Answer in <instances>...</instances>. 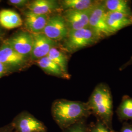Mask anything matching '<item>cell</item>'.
Masks as SVG:
<instances>
[{
	"label": "cell",
	"instance_id": "1",
	"mask_svg": "<svg viewBox=\"0 0 132 132\" xmlns=\"http://www.w3.org/2000/svg\"><path fill=\"white\" fill-rule=\"evenodd\" d=\"M87 104L91 112L107 127L112 129L113 101L110 89L105 83H100L94 88Z\"/></svg>",
	"mask_w": 132,
	"mask_h": 132
},
{
	"label": "cell",
	"instance_id": "2",
	"mask_svg": "<svg viewBox=\"0 0 132 132\" xmlns=\"http://www.w3.org/2000/svg\"><path fill=\"white\" fill-rule=\"evenodd\" d=\"M53 116L62 127H68L90 114L87 103L80 101L58 100L52 106Z\"/></svg>",
	"mask_w": 132,
	"mask_h": 132
},
{
	"label": "cell",
	"instance_id": "3",
	"mask_svg": "<svg viewBox=\"0 0 132 132\" xmlns=\"http://www.w3.org/2000/svg\"><path fill=\"white\" fill-rule=\"evenodd\" d=\"M101 39L90 28L70 30L63 40V47L67 52L73 53L85 47L93 46Z\"/></svg>",
	"mask_w": 132,
	"mask_h": 132
},
{
	"label": "cell",
	"instance_id": "4",
	"mask_svg": "<svg viewBox=\"0 0 132 132\" xmlns=\"http://www.w3.org/2000/svg\"><path fill=\"white\" fill-rule=\"evenodd\" d=\"M107 12L104 9L103 0L93 9L90 15L89 28L93 30L101 40L113 35L109 28L106 22Z\"/></svg>",
	"mask_w": 132,
	"mask_h": 132
},
{
	"label": "cell",
	"instance_id": "5",
	"mask_svg": "<svg viewBox=\"0 0 132 132\" xmlns=\"http://www.w3.org/2000/svg\"><path fill=\"white\" fill-rule=\"evenodd\" d=\"M69 30L62 15L50 16L42 33L47 37L55 41L63 40L66 38Z\"/></svg>",
	"mask_w": 132,
	"mask_h": 132
},
{
	"label": "cell",
	"instance_id": "6",
	"mask_svg": "<svg viewBox=\"0 0 132 132\" xmlns=\"http://www.w3.org/2000/svg\"><path fill=\"white\" fill-rule=\"evenodd\" d=\"M93 9L87 10H64L61 15L69 31L88 28L90 15Z\"/></svg>",
	"mask_w": 132,
	"mask_h": 132
},
{
	"label": "cell",
	"instance_id": "7",
	"mask_svg": "<svg viewBox=\"0 0 132 132\" xmlns=\"http://www.w3.org/2000/svg\"><path fill=\"white\" fill-rule=\"evenodd\" d=\"M31 35L32 47L30 57L33 60L36 61L47 56L52 47H56V42L48 38L42 32L33 33Z\"/></svg>",
	"mask_w": 132,
	"mask_h": 132
},
{
	"label": "cell",
	"instance_id": "8",
	"mask_svg": "<svg viewBox=\"0 0 132 132\" xmlns=\"http://www.w3.org/2000/svg\"><path fill=\"white\" fill-rule=\"evenodd\" d=\"M27 58L20 54L5 42L0 47V62L6 68L18 69L24 66Z\"/></svg>",
	"mask_w": 132,
	"mask_h": 132
},
{
	"label": "cell",
	"instance_id": "9",
	"mask_svg": "<svg viewBox=\"0 0 132 132\" xmlns=\"http://www.w3.org/2000/svg\"><path fill=\"white\" fill-rule=\"evenodd\" d=\"M9 44L20 54L27 58L30 56L32 47V37L28 31H21L8 39Z\"/></svg>",
	"mask_w": 132,
	"mask_h": 132
},
{
	"label": "cell",
	"instance_id": "10",
	"mask_svg": "<svg viewBox=\"0 0 132 132\" xmlns=\"http://www.w3.org/2000/svg\"><path fill=\"white\" fill-rule=\"evenodd\" d=\"M106 22L109 28L114 34L123 28L132 26V14L107 12Z\"/></svg>",
	"mask_w": 132,
	"mask_h": 132
},
{
	"label": "cell",
	"instance_id": "11",
	"mask_svg": "<svg viewBox=\"0 0 132 132\" xmlns=\"http://www.w3.org/2000/svg\"><path fill=\"white\" fill-rule=\"evenodd\" d=\"M49 15L35 14L27 11L24 13V25L28 32L42 33L47 23Z\"/></svg>",
	"mask_w": 132,
	"mask_h": 132
},
{
	"label": "cell",
	"instance_id": "12",
	"mask_svg": "<svg viewBox=\"0 0 132 132\" xmlns=\"http://www.w3.org/2000/svg\"><path fill=\"white\" fill-rule=\"evenodd\" d=\"M28 11L43 15L49 14L61 10L59 1L55 0H34L29 1L27 5Z\"/></svg>",
	"mask_w": 132,
	"mask_h": 132
},
{
	"label": "cell",
	"instance_id": "13",
	"mask_svg": "<svg viewBox=\"0 0 132 132\" xmlns=\"http://www.w3.org/2000/svg\"><path fill=\"white\" fill-rule=\"evenodd\" d=\"M23 21L14 10L4 9L0 11V25L4 28L11 29L22 26Z\"/></svg>",
	"mask_w": 132,
	"mask_h": 132
},
{
	"label": "cell",
	"instance_id": "14",
	"mask_svg": "<svg viewBox=\"0 0 132 132\" xmlns=\"http://www.w3.org/2000/svg\"><path fill=\"white\" fill-rule=\"evenodd\" d=\"M100 0H62L59 1L62 10H87L93 9Z\"/></svg>",
	"mask_w": 132,
	"mask_h": 132
},
{
	"label": "cell",
	"instance_id": "15",
	"mask_svg": "<svg viewBox=\"0 0 132 132\" xmlns=\"http://www.w3.org/2000/svg\"><path fill=\"white\" fill-rule=\"evenodd\" d=\"M106 12H118L132 14L131 2L128 0H103Z\"/></svg>",
	"mask_w": 132,
	"mask_h": 132
},
{
	"label": "cell",
	"instance_id": "16",
	"mask_svg": "<svg viewBox=\"0 0 132 132\" xmlns=\"http://www.w3.org/2000/svg\"><path fill=\"white\" fill-rule=\"evenodd\" d=\"M35 61L42 70L49 75L65 79H69L70 77V76L65 75L60 68L47 56L43 57Z\"/></svg>",
	"mask_w": 132,
	"mask_h": 132
},
{
	"label": "cell",
	"instance_id": "17",
	"mask_svg": "<svg viewBox=\"0 0 132 132\" xmlns=\"http://www.w3.org/2000/svg\"><path fill=\"white\" fill-rule=\"evenodd\" d=\"M20 132H43L45 128L37 120L31 117H25L22 118L18 125Z\"/></svg>",
	"mask_w": 132,
	"mask_h": 132
},
{
	"label": "cell",
	"instance_id": "18",
	"mask_svg": "<svg viewBox=\"0 0 132 132\" xmlns=\"http://www.w3.org/2000/svg\"><path fill=\"white\" fill-rule=\"evenodd\" d=\"M47 56L59 66L65 75L70 76L67 70L68 57L64 52L58 50L56 47H53Z\"/></svg>",
	"mask_w": 132,
	"mask_h": 132
},
{
	"label": "cell",
	"instance_id": "19",
	"mask_svg": "<svg viewBox=\"0 0 132 132\" xmlns=\"http://www.w3.org/2000/svg\"><path fill=\"white\" fill-rule=\"evenodd\" d=\"M117 113L120 120H132V98L124 95L117 110Z\"/></svg>",
	"mask_w": 132,
	"mask_h": 132
},
{
	"label": "cell",
	"instance_id": "20",
	"mask_svg": "<svg viewBox=\"0 0 132 132\" xmlns=\"http://www.w3.org/2000/svg\"><path fill=\"white\" fill-rule=\"evenodd\" d=\"M90 132H116L113 129L107 127L104 123L99 120L92 128Z\"/></svg>",
	"mask_w": 132,
	"mask_h": 132
},
{
	"label": "cell",
	"instance_id": "21",
	"mask_svg": "<svg viewBox=\"0 0 132 132\" xmlns=\"http://www.w3.org/2000/svg\"><path fill=\"white\" fill-rule=\"evenodd\" d=\"M29 2L28 0H10L8 1V3L16 7L22 8L26 7Z\"/></svg>",
	"mask_w": 132,
	"mask_h": 132
},
{
	"label": "cell",
	"instance_id": "22",
	"mask_svg": "<svg viewBox=\"0 0 132 132\" xmlns=\"http://www.w3.org/2000/svg\"><path fill=\"white\" fill-rule=\"evenodd\" d=\"M67 132H88L84 126L81 124H77L71 128Z\"/></svg>",
	"mask_w": 132,
	"mask_h": 132
},
{
	"label": "cell",
	"instance_id": "23",
	"mask_svg": "<svg viewBox=\"0 0 132 132\" xmlns=\"http://www.w3.org/2000/svg\"><path fill=\"white\" fill-rule=\"evenodd\" d=\"M120 132H132V125L125 123Z\"/></svg>",
	"mask_w": 132,
	"mask_h": 132
},
{
	"label": "cell",
	"instance_id": "24",
	"mask_svg": "<svg viewBox=\"0 0 132 132\" xmlns=\"http://www.w3.org/2000/svg\"><path fill=\"white\" fill-rule=\"evenodd\" d=\"M131 65H132V56H131L130 59L127 62H126L125 64H124L122 65V66L120 68L119 70H120V71H122V70L125 69L126 68H127L128 67L131 66Z\"/></svg>",
	"mask_w": 132,
	"mask_h": 132
},
{
	"label": "cell",
	"instance_id": "25",
	"mask_svg": "<svg viewBox=\"0 0 132 132\" xmlns=\"http://www.w3.org/2000/svg\"><path fill=\"white\" fill-rule=\"evenodd\" d=\"M6 70V68L2 63L0 62V78L5 74Z\"/></svg>",
	"mask_w": 132,
	"mask_h": 132
},
{
	"label": "cell",
	"instance_id": "26",
	"mask_svg": "<svg viewBox=\"0 0 132 132\" xmlns=\"http://www.w3.org/2000/svg\"><path fill=\"white\" fill-rule=\"evenodd\" d=\"M2 38V32H1V30H0V39Z\"/></svg>",
	"mask_w": 132,
	"mask_h": 132
}]
</instances>
